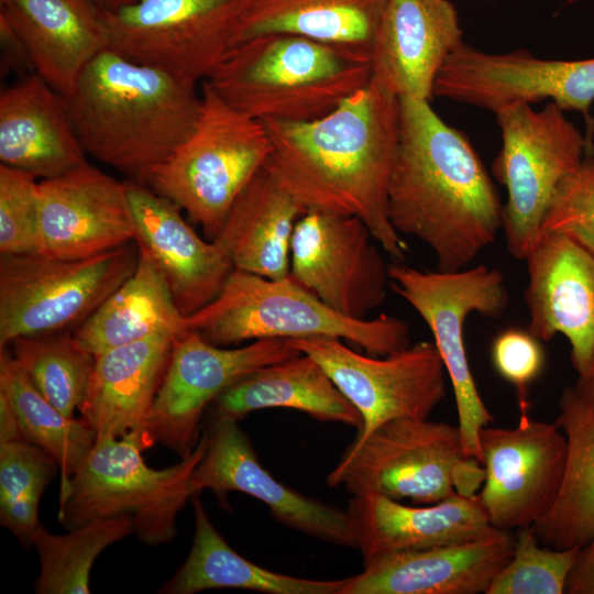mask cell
Returning <instances> with one entry per match:
<instances>
[{
    "instance_id": "25",
    "label": "cell",
    "mask_w": 594,
    "mask_h": 594,
    "mask_svg": "<svg viewBox=\"0 0 594 594\" xmlns=\"http://www.w3.org/2000/svg\"><path fill=\"white\" fill-rule=\"evenodd\" d=\"M0 20L22 42L34 73L63 96L109 48L103 10L91 0H0Z\"/></svg>"
},
{
    "instance_id": "46",
    "label": "cell",
    "mask_w": 594,
    "mask_h": 594,
    "mask_svg": "<svg viewBox=\"0 0 594 594\" xmlns=\"http://www.w3.org/2000/svg\"><path fill=\"white\" fill-rule=\"evenodd\" d=\"M103 11L114 10L128 4H131L138 0H91Z\"/></svg>"
},
{
    "instance_id": "1",
    "label": "cell",
    "mask_w": 594,
    "mask_h": 594,
    "mask_svg": "<svg viewBox=\"0 0 594 594\" xmlns=\"http://www.w3.org/2000/svg\"><path fill=\"white\" fill-rule=\"evenodd\" d=\"M272 151L264 165L306 210L360 218L375 241L402 262L406 244L387 212L399 140V98L372 79L311 121H261Z\"/></svg>"
},
{
    "instance_id": "28",
    "label": "cell",
    "mask_w": 594,
    "mask_h": 594,
    "mask_svg": "<svg viewBox=\"0 0 594 594\" xmlns=\"http://www.w3.org/2000/svg\"><path fill=\"white\" fill-rule=\"evenodd\" d=\"M215 419L240 420L264 408H290L324 422H339L360 431L363 419L310 355L260 367L227 388L212 403Z\"/></svg>"
},
{
    "instance_id": "33",
    "label": "cell",
    "mask_w": 594,
    "mask_h": 594,
    "mask_svg": "<svg viewBox=\"0 0 594 594\" xmlns=\"http://www.w3.org/2000/svg\"><path fill=\"white\" fill-rule=\"evenodd\" d=\"M386 0H244L235 44L261 34L305 36L370 58Z\"/></svg>"
},
{
    "instance_id": "20",
    "label": "cell",
    "mask_w": 594,
    "mask_h": 594,
    "mask_svg": "<svg viewBox=\"0 0 594 594\" xmlns=\"http://www.w3.org/2000/svg\"><path fill=\"white\" fill-rule=\"evenodd\" d=\"M528 330L540 341L563 334L579 377L594 373V253L563 234H542L525 260Z\"/></svg>"
},
{
    "instance_id": "44",
    "label": "cell",
    "mask_w": 594,
    "mask_h": 594,
    "mask_svg": "<svg viewBox=\"0 0 594 594\" xmlns=\"http://www.w3.org/2000/svg\"><path fill=\"white\" fill-rule=\"evenodd\" d=\"M23 439L15 413L7 399V397L0 393V443Z\"/></svg>"
},
{
    "instance_id": "18",
    "label": "cell",
    "mask_w": 594,
    "mask_h": 594,
    "mask_svg": "<svg viewBox=\"0 0 594 594\" xmlns=\"http://www.w3.org/2000/svg\"><path fill=\"white\" fill-rule=\"evenodd\" d=\"M40 253L96 256L135 242L127 183L89 163L38 183Z\"/></svg>"
},
{
    "instance_id": "19",
    "label": "cell",
    "mask_w": 594,
    "mask_h": 594,
    "mask_svg": "<svg viewBox=\"0 0 594 594\" xmlns=\"http://www.w3.org/2000/svg\"><path fill=\"white\" fill-rule=\"evenodd\" d=\"M190 484L196 494L241 492L264 503L284 526L341 547H355L345 510L310 498L277 481L258 461L238 420L215 419Z\"/></svg>"
},
{
    "instance_id": "36",
    "label": "cell",
    "mask_w": 594,
    "mask_h": 594,
    "mask_svg": "<svg viewBox=\"0 0 594 594\" xmlns=\"http://www.w3.org/2000/svg\"><path fill=\"white\" fill-rule=\"evenodd\" d=\"M3 349L54 407L74 418L75 410L86 398L96 355L85 349L73 332L20 337Z\"/></svg>"
},
{
    "instance_id": "22",
    "label": "cell",
    "mask_w": 594,
    "mask_h": 594,
    "mask_svg": "<svg viewBox=\"0 0 594 594\" xmlns=\"http://www.w3.org/2000/svg\"><path fill=\"white\" fill-rule=\"evenodd\" d=\"M514 547L512 530L493 527L469 540L380 557L348 578L339 594L485 593Z\"/></svg>"
},
{
    "instance_id": "15",
    "label": "cell",
    "mask_w": 594,
    "mask_h": 594,
    "mask_svg": "<svg viewBox=\"0 0 594 594\" xmlns=\"http://www.w3.org/2000/svg\"><path fill=\"white\" fill-rule=\"evenodd\" d=\"M433 96L493 113L547 100L586 121L594 103V57L549 59L526 50L488 53L463 42L438 74Z\"/></svg>"
},
{
    "instance_id": "17",
    "label": "cell",
    "mask_w": 594,
    "mask_h": 594,
    "mask_svg": "<svg viewBox=\"0 0 594 594\" xmlns=\"http://www.w3.org/2000/svg\"><path fill=\"white\" fill-rule=\"evenodd\" d=\"M485 480L480 497L491 525L534 526L554 504L564 475L568 441L553 422L520 414L514 428L485 426L479 433Z\"/></svg>"
},
{
    "instance_id": "2",
    "label": "cell",
    "mask_w": 594,
    "mask_h": 594,
    "mask_svg": "<svg viewBox=\"0 0 594 594\" xmlns=\"http://www.w3.org/2000/svg\"><path fill=\"white\" fill-rule=\"evenodd\" d=\"M387 212L395 230L428 245L444 272L465 268L502 228L503 205L484 164L429 100L399 98Z\"/></svg>"
},
{
    "instance_id": "43",
    "label": "cell",
    "mask_w": 594,
    "mask_h": 594,
    "mask_svg": "<svg viewBox=\"0 0 594 594\" xmlns=\"http://www.w3.org/2000/svg\"><path fill=\"white\" fill-rule=\"evenodd\" d=\"M0 36L3 52L2 59H4L2 67L8 69L10 64V68L32 69L34 73L33 65L22 42L2 20H0Z\"/></svg>"
},
{
    "instance_id": "42",
    "label": "cell",
    "mask_w": 594,
    "mask_h": 594,
    "mask_svg": "<svg viewBox=\"0 0 594 594\" xmlns=\"http://www.w3.org/2000/svg\"><path fill=\"white\" fill-rule=\"evenodd\" d=\"M564 593L594 594V538L580 548Z\"/></svg>"
},
{
    "instance_id": "26",
    "label": "cell",
    "mask_w": 594,
    "mask_h": 594,
    "mask_svg": "<svg viewBox=\"0 0 594 594\" xmlns=\"http://www.w3.org/2000/svg\"><path fill=\"white\" fill-rule=\"evenodd\" d=\"M0 162L38 180L88 163L64 96L34 73L1 91Z\"/></svg>"
},
{
    "instance_id": "35",
    "label": "cell",
    "mask_w": 594,
    "mask_h": 594,
    "mask_svg": "<svg viewBox=\"0 0 594 594\" xmlns=\"http://www.w3.org/2000/svg\"><path fill=\"white\" fill-rule=\"evenodd\" d=\"M133 532L130 516L94 519L65 535H54L40 525L32 539L40 558L36 593H90V571L97 557Z\"/></svg>"
},
{
    "instance_id": "16",
    "label": "cell",
    "mask_w": 594,
    "mask_h": 594,
    "mask_svg": "<svg viewBox=\"0 0 594 594\" xmlns=\"http://www.w3.org/2000/svg\"><path fill=\"white\" fill-rule=\"evenodd\" d=\"M372 239L355 216L307 209L293 232L289 274L333 310L367 319L389 286V264Z\"/></svg>"
},
{
    "instance_id": "14",
    "label": "cell",
    "mask_w": 594,
    "mask_h": 594,
    "mask_svg": "<svg viewBox=\"0 0 594 594\" xmlns=\"http://www.w3.org/2000/svg\"><path fill=\"white\" fill-rule=\"evenodd\" d=\"M300 353L287 339H260L227 349L187 331L173 340L147 433L154 443L164 444L182 459L188 457L201 438L200 424L208 405L249 373Z\"/></svg>"
},
{
    "instance_id": "3",
    "label": "cell",
    "mask_w": 594,
    "mask_h": 594,
    "mask_svg": "<svg viewBox=\"0 0 594 594\" xmlns=\"http://www.w3.org/2000/svg\"><path fill=\"white\" fill-rule=\"evenodd\" d=\"M64 98L85 153L143 185L191 134L201 106L196 84L111 48Z\"/></svg>"
},
{
    "instance_id": "8",
    "label": "cell",
    "mask_w": 594,
    "mask_h": 594,
    "mask_svg": "<svg viewBox=\"0 0 594 594\" xmlns=\"http://www.w3.org/2000/svg\"><path fill=\"white\" fill-rule=\"evenodd\" d=\"M482 463L464 452L457 425L416 418L388 420L352 442L328 474L330 487L352 495L375 493L415 504H433L455 494H477Z\"/></svg>"
},
{
    "instance_id": "38",
    "label": "cell",
    "mask_w": 594,
    "mask_h": 594,
    "mask_svg": "<svg viewBox=\"0 0 594 594\" xmlns=\"http://www.w3.org/2000/svg\"><path fill=\"white\" fill-rule=\"evenodd\" d=\"M579 550L543 546L532 526L517 529L513 554L485 594H562Z\"/></svg>"
},
{
    "instance_id": "27",
    "label": "cell",
    "mask_w": 594,
    "mask_h": 594,
    "mask_svg": "<svg viewBox=\"0 0 594 594\" xmlns=\"http://www.w3.org/2000/svg\"><path fill=\"white\" fill-rule=\"evenodd\" d=\"M173 340L170 336H153L96 355L89 388L78 409L96 441L147 432Z\"/></svg>"
},
{
    "instance_id": "45",
    "label": "cell",
    "mask_w": 594,
    "mask_h": 594,
    "mask_svg": "<svg viewBox=\"0 0 594 594\" xmlns=\"http://www.w3.org/2000/svg\"><path fill=\"white\" fill-rule=\"evenodd\" d=\"M573 388L584 402L594 408V373L587 377H579Z\"/></svg>"
},
{
    "instance_id": "4",
    "label": "cell",
    "mask_w": 594,
    "mask_h": 594,
    "mask_svg": "<svg viewBox=\"0 0 594 594\" xmlns=\"http://www.w3.org/2000/svg\"><path fill=\"white\" fill-rule=\"evenodd\" d=\"M371 78L366 56L300 35L270 33L237 43L205 81L255 120L306 122L332 111Z\"/></svg>"
},
{
    "instance_id": "21",
    "label": "cell",
    "mask_w": 594,
    "mask_h": 594,
    "mask_svg": "<svg viewBox=\"0 0 594 594\" xmlns=\"http://www.w3.org/2000/svg\"><path fill=\"white\" fill-rule=\"evenodd\" d=\"M462 35L449 0H386L370 50L371 79L398 98L430 101Z\"/></svg>"
},
{
    "instance_id": "23",
    "label": "cell",
    "mask_w": 594,
    "mask_h": 594,
    "mask_svg": "<svg viewBox=\"0 0 594 594\" xmlns=\"http://www.w3.org/2000/svg\"><path fill=\"white\" fill-rule=\"evenodd\" d=\"M125 183L135 242L162 272L180 314L190 316L218 296L233 261L218 240L204 241L176 204L143 184Z\"/></svg>"
},
{
    "instance_id": "12",
    "label": "cell",
    "mask_w": 594,
    "mask_h": 594,
    "mask_svg": "<svg viewBox=\"0 0 594 594\" xmlns=\"http://www.w3.org/2000/svg\"><path fill=\"white\" fill-rule=\"evenodd\" d=\"M244 0H138L103 11L109 48L185 81L207 80L235 45Z\"/></svg>"
},
{
    "instance_id": "30",
    "label": "cell",
    "mask_w": 594,
    "mask_h": 594,
    "mask_svg": "<svg viewBox=\"0 0 594 594\" xmlns=\"http://www.w3.org/2000/svg\"><path fill=\"white\" fill-rule=\"evenodd\" d=\"M139 251L132 275L73 330L95 355L153 336L175 339L187 332L162 272L144 249Z\"/></svg>"
},
{
    "instance_id": "5",
    "label": "cell",
    "mask_w": 594,
    "mask_h": 594,
    "mask_svg": "<svg viewBox=\"0 0 594 594\" xmlns=\"http://www.w3.org/2000/svg\"><path fill=\"white\" fill-rule=\"evenodd\" d=\"M185 327L219 346L332 337L384 356L411 344L409 327L398 318L352 319L327 306L290 274L272 279L237 268L212 301L185 317Z\"/></svg>"
},
{
    "instance_id": "40",
    "label": "cell",
    "mask_w": 594,
    "mask_h": 594,
    "mask_svg": "<svg viewBox=\"0 0 594 594\" xmlns=\"http://www.w3.org/2000/svg\"><path fill=\"white\" fill-rule=\"evenodd\" d=\"M563 234L594 253V154L559 185L544 216L541 237Z\"/></svg>"
},
{
    "instance_id": "39",
    "label": "cell",
    "mask_w": 594,
    "mask_h": 594,
    "mask_svg": "<svg viewBox=\"0 0 594 594\" xmlns=\"http://www.w3.org/2000/svg\"><path fill=\"white\" fill-rule=\"evenodd\" d=\"M38 183L0 164V254L40 253Z\"/></svg>"
},
{
    "instance_id": "7",
    "label": "cell",
    "mask_w": 594,
    "mask_h": 594,
    "mask_svg": "<svg viewBox=\"0 0 594 594\" xmlns=\"http://www.w3.org/2000/svg\"><path fill=\"white\" fill-rule=\"evenodd\" d=\"M191 134L148 176L145 186L176 204L215 240L238 197L272 151L263 123L227 103L202 81Z\"/></svg>"
},
{
    "instance_id": "41",
    "label": "cell",
    "mask_w": 594,
    "mask_h": 594,
    "mask_svg": "<svg viewBox=\"0 0 594 594\" xmlns=\"http://www.w3.org/2000/svg\"><path fill=\"white\" fill-rule=\"evenodd\" d=\"M491 359L496 372L517 389L520 414H528V386L541 374L544 352L529 330L508 328L493 340Z\"/></svg>"
},
{
    "instance_id": "32",
    "label": "cell",
    "mask_w": 594,
    "mask_h": 594,
    "mask_svg": "<svg viewBox=\"0 0 594 594\" xmlns=\"http://www.w3.org/2000/svg\"><path fill=\"white\" fill-rule=\"evenodd\" d=\"M554 422L568 441L564 475L551 509L532 528L543 546L581 548L594 538V408L569 386Z\"/></svg>"
},
{
    "instance_id": "47",
    "label": "cell",
    "mask_w": 594,
    "mask_h": 594,
    "mask_svg": "<svg viewBox=\"0 0 594 594\" xmlns=\"http://www.w3.org/2000/svg\"><path fill=\"white\" fill-rule=\"evenodd\" d=\"M586 122V153L594 154V114H591Z\"/></svg>"
},
{
    "instance_id": "13",
    "label": "cell",
    "mask_w": 594,
    "mask_h": 594,
    "mask_svg": "<svg viewBox=\"0 0 594 594\" xmlns=\"http://www.w3.org/2000/svg\"><path fill=\"white\" fill-rule=\"evenodd\" d=\"M287 341L314 358L360 413L363 427L353 442L392 419L429 418L446 396V369L433 342L420 341L374 356L355 352L332 337Z\"/></svg>"
},
{
    "instance_id": "9",
    "label": "cell",
    "mask_w": 594,
    "mask_h": 594,
    "mask_svg": "<svg viewBox=\"0 0 594 594\" xmlns=\"http://www.w3.org/2000/svg\"><path fill=\"white\" fill-rule=\"evenodd\" d=\"M495 116L502 146L493 172L507 193L502 228L510 255L525 261L559 185L583 161L586 139L552 102L539 110L512 105Z\"/></svg>"
},
{
    "instance_id": "34",
    "label": "cell",
    "mask_w": 594,
    "mask_h": 594,
    "mask_svg": "<svg viewBox=\"0 0 594 594\" xmlns=\"http://www.w3.org/2000/svg\"><path fill=\"white\" fill-rule=\"evenodd\" d=\"M0 393L15 413L22 438L56 461L63 492L92 449L94 430L80 418H69L54 407L7 349L0 350Z\"/></svg>"
},
{
    "instance_id": "31",
    "label": "cell",
    "mask_w": 594,
    "mask_h": 594,
    "mask_svg": "<svg viewBox=\"0 0 594 594\" xmlns=\"http://www.w3.org/2000/svg\"><path fill=\"white\" fill-rule=\"evenodd\" d=\"M195 537L190 552L161 593L193 594L240 588L267 594H339L346 579L309 580L264 569L234 551L213 526L198 494L193 496Z\"/></svg>"
},
{
    "instance_id": "10",
    "label": "cell",
    "mask_w": 594,
    "mask_h": 594,
    "mask_svg": "<svg viewBox=\"0 0 594 594\" xmlns=\"http://www.w3.org/2000/svg\"><path fill=\"white\" fill-rule=\"evenodd\" d=\"M139 254L130 243L80 260L0 254V349L76 329L132 275Z\"/></svg>"
},
{
    "instance_id": "29",
    "label": "cell",
    "mask_w": 594,
    "mask_h": 594,
    "mask_svg": "<svg viewBox=\"0 0 594 594\" xmlns=\"http://www.w3.org/2000/svg\"><path fill=\"white\" fill-rule=\"evenodd\" d=\"M306 209L264 168L232 206L218 240L234 268L277 279L290 271L295 224Z\"/></svg>"
},
{
    "instance_id": "24",
    "label": "cell",
    "mask_w": 594,
    "mask_h": 594,
    "mask_svg": "<svg viewBox=\"0 0 594 594\" xmlns=\"http://www.w3.org/2000/svg\"><path fill=\"white\" fill-rule=\"evenodd\" d=\"M364 563L406 551L460 542L493 528L480 494H455L426 506H408L385 495H353L345 509Z\"/></svg>"
},
{
    "instance_id": "6",
    "label": "cell",
    "mask_w": 594,
    "mask_h": 594,
    "mask_svg": "<svg viewBox=\"0 0 594 594\" xmlns=\"http://www.w3.org/2000/svg\"><path fill=\"white\" fill-rule=\"evenodd\" d=\"M153 444L151 436L141 431L96 441L59 493V521L73 529L98 518L130 516L144 543L170 541L177 514L197 495L190 479L205 454L207 435H201L188 457L160 470L150 468L142 457Z\"/></svg>"
},
{
    "instance_id": "37",
    "label": "cell",
    "mask_w": 594,
    "mask_h": 594,
    "mask_svg": "<svg viewBox=\"0 0 594 594\" xmlns=\"http://www.w3.org/2000/svg\"><path fill=\"white\" fill-rule=\"evenodd\" d=\"M56 466L48 453L24 439L0 443L1 524L23 542L32 543L41 525V495Z\"/></svg>"
},
{
    "instance_id": "11",
    "label": "cell",
    "mask_w": 594,
    "mask_h": 594,
    "mask_svg": "<svg viewBox=\"0 0 594 594\" xmlns=\"http://www.w3.org/2000/svg\"><path fill=\"white\" fill-rule=\"evenodd\" d=\"M388 274L389 286L419 314L433 336L452 385L464 452L481 462L479 433L493 416L471 372L464 326L472 312L491 318L503 315L508 305L504 275L486 265L424 272L398 261L388 265Z\"/></svg>"
}]
</instances>
